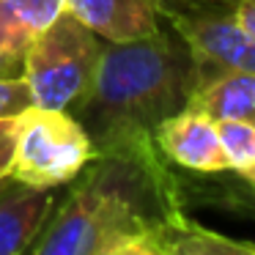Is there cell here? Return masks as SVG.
<instances>
[{"label": "cell", "mask_w": 255, "mask_h": 255, "mask_svg": "<svg viewBox=\"0 0 255 255\" xmlns=\"http://www.w3.org/2000/svg\"><path fill=\"white\" fill-rule=\"evenodd\" d=\"M96 154L91 134L69 110L30 105L17 116L8 176L30 187H69Z\"/></svg>", "instance_id": "3957f363"}, {"label": "cell", "mask_w": 255, "mask_h": 255, "mask_svg": "<svg viewBox=\"0 0 255 255\" xmlns=\"http://www.w3.org/2000/svg\"><path fill=\"white\" fill-rule=\"evenodd\" d=\"M247 184L253 187V192H255V176H253V178H247Z\"/></svg>", "instance_id": "2e32d148"}, {"label": "cell", "mask_w": 255, "mask_h": 255, "mask_svg": "<svg viewBox=\"0 0 255 255\" xmlns=\"http://www.w3.org/2000/svg\"><path fill=\"white\" fill-rule=\"evenodd\" d=\"M159 14L192 55L195 80L222 69L255 72V39L239 25L231 6L159 0Z\"/></svg>", "instance_id": "5b68a950"}, {"label": "cell", "mask_w": 255, "mask_h": 255, "mask_svg": "<svg viewBox=\"0 0 255 255\" xmlns=\"http://www.w3.org/2000/svg\"><path fill=\"white\" fill-rule=\"evenodd\" d=\"M154 143L173 167L198 176H217L228 170L217 121L195 107H181L167 116L154 129Z\"/></svg>", "instance_id": "8992f818"}, {"label": "cell", "mask_w": 255, "mask_h": 255, "mask_svg": "<svg viewBox=\"0 0 255 255\" xmlns=\"http://www.w3.org/2000/svg\"><path fill=\"white\" fill-rule=\"evenodd\" d=\"M33 105L25 77H0V118H17Z\"/></svg>", "instance_id": "7c38bea8"}, {"label": "cell", "mask_w": 255, "mask_h": 255, "mask_svg": "<svg viewBox=\"0 0 255 255\" xmlns=\"http://www.w3.org/2000/svg\"><path fill=\"white\" fill-rule=\"evenodd\" d=\"M184 211L173 165L156 143L96 154L30 244L33 255H165V233Z\"/></svg>", "instance_id": "6da1fadb"}, {"label": "cell", "mask_w": 255, "mask_h": 255, "mask_svg": "<svg viewBox=\"0 0 255 255\" xmlns=\"http://www.w3.org/2000/svg\"><path fill=\"white\" fill-rule=\"evenodd\" d=\"M58 203V189L30 187L11 176L0 178V255L30 253Z\"/></svg>", "instance_id": "52a82bcc"}, {"label": "cell", "mask_w": 255, "mask_h": 255, "mask_svg": "<svg viewBox=\"0 0 255 255\" xmlns=\"http://www.w3.org/2000/svg\"><path fill=\"white\" fill-rule=\"evenodd\" d=\"M63 8L105 41H129L162 28L159 0H63Z\"/></svg>", "instance_id": "ba28073f"}, {"label": "cell", "mask_w": 255, "mask_h": 255, "mask_svg": "<svg viewBox=\"0 0 255 255\" xmlns=\"http://www.w3.org/2000/svg\"><path fill=\"white\" fill-rule=\"evenodd\" d=\"M222 154H225L228 170L242 176L244 181L255 176V121L239 118V121H217Z\"/></svg>", "instance_id": "8fae6325"}, {"label": "cell", "mask_w": 255, "mask_h": 255, "mask_svg": "<svg viewBox=\"0 0 255 255\" xmlns=\"http://www.w3.org/2000/svg\"><path fill=\"white\" fill-rule=\"evenodd\" d=\"M233 14H236L239 25L255 39V0H236L233 3Z\"/></svg>", "instance_id": "5bb4252c"}, {"label": "cell", "mask_w": 255, "mask_h": 255, "mask_svg": "<svg viewBox=\"0 0 255 255\" xmlns=\"http://www.w3.org/2000/svg\"><path fill=\"white\" fill-rule=\"evenodd\" d=\"M176 3H220V6H231L233 8L236 0H176Z\"/></svg>", "instance_id": "9a60e30c"}, {"label": "cell", "mask_w": 255, "mask_h": 255, "mask_svg": "<svg viewBox=\"0 0 255 255\" xmlns=\"http://www.w3.org/2000/svg\"><path fill=\"white\" fill-rule=\"evenodd\" d=\"M14 127H17V118H0V178L8 176V162H11V145H14Z\"/></svg>", "instance_id": "4fadbf2b"}, {"label": "cell", "mask_w": 255, "mask_h": 255, "mask_svg": "<svg viewBox=\"0 0 255 255\" xmlns=\"http://www.w3.org/2000/svg\"><path fill=\"white\" fill-rule=\"evenodd\" d=\"M105 39L63 8L25 47L22 77L39 107L69 110L88 88Z\"/></svg>", "instance_id": "277c9868"}, {"label": "cell", "mask_w": 255, "mask_h": 255, "mask_svg": "<svg viewBox=\"0 0 255 255\" xmlns=\"http://www.w3.org/2000/svg\"><path fill=\"white\" fill-rule=\"evenodd\" d=\"M195 66L170 28L140 39L105 41L96 72L69 107L99 154H124L154 143V129L187 107Z\"/></svg>", "instance_id": "7a4b0ae2"}, {"label": "cell", "mask_w": 255, "mask_h": 255, "mask_svg": "<svg viewBox=\"0 0 255 255\" xmlns=\"http://www.w3.org/2000/svg\"><path fill=\"white\" fill-rule=\"evenodd\" d=\"M187 107L206 113L214 121H255V72L222 69L195 80Z\"/></svg>", "instance_id": "9c48e42d"}, {"label": "cell", "mask_w": 255, "mask_h": 255, "mask_svg": "<svg viewBox=\"0 0 255 255\" xmlns=\"http://www.w3.org/2000/svg\"><path fill=\"white\" fill-rule=\"evenodd\" d=\"M162 253L165 255H247V253H255V242L231 239L225 233H217L211 228L200 225V222L189 220V214H184L176 225L167 228Z\"/></svg>", "instance_id": "30bf717a"}]
</instances>
